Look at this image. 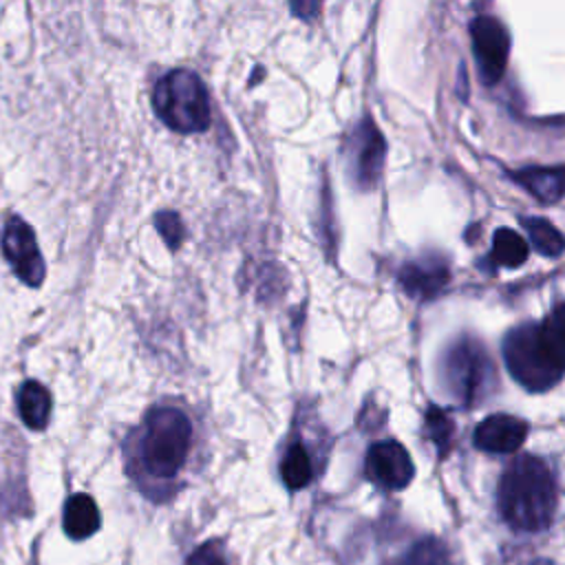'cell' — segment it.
I'll list each match as a JSON object with an SVG mask.
<instances>
[{
    "label": "cell",
    "mask_w": 565,
    "mask_h": 565,
    "mask_svg": "<svg viewBox=\"0 0 565 565\" xmlns=\"http://www.w3.org/2000/svg\"><path fill=\"white\" fill-rule=\"evenodd\" d=\"M64 532L71 539H88L99 530V510L93 497L79 492L64 505Z\"/></svg>",
    "instance_id": "4fadbf2b"
},
{
    "label": "cell",
    "mask_w": 565,
    "mask_h": 565,
    "mask_svg": "<svg viewBox=\"0 0 565 565\" xmlns=\"http://www.w3.org/2000/svg\"><path fill=\"white\" fill-rule=\"evenodd\" d=\"M280 477L287 488L300 490L311 481V461L302 444H291L280 463Z\"/></svg>",
    "instance_id": "e0dca14e"
},
{
    "label": "cell",
    "mask_w": 565,
    "mask_h": 565,
    "mask_svg": "<svg viewBox=\"0 0 565 565\" xmlns=\"http://www.w3.org/2000/svg\"><path fill=\"white\" fill-rule=\"evenodd\" d=\"M424 422H426V435L435 441L439 452H446L452 439V419L446 415V411L430 406L426 411Z\"/></svg>",
    "instance_id": "ac0fdd59"
},
{
    "label": "cell",
    "mask_w": 565,
    "mask_h": 565,
    "mask_svg": "<svg viewBox=\"0 0 565 565\" xmlns=\"http://www.w3.org/2000/svg\"><path fill=\"white\" fill-rule=\"evenodd\" d=\"M470 38L481 79L486 84L499 82L510 53V35L505 26L492 15H479L470 24Z\"/></svg>",
    "instance_id": "52a82bcc"
},
{
    "label": "cell",
    "mask_w": 565,
    "mask_h": 565,
    "mask_svg": "<svg viewBox=\"0 0 565 565\" xmlns=\"http://www.w3.org/2000/svg\"><path fill=\"white\" fill-rule=\"evenodd\" d=\"M545 331L550 335V340L554 342V347L558 349V353L565 360V305H558L552 316L545 320Z\"/></svg>",
    "instance_id": "44dd1931"
},
{
    "label": "cell",
    "mask_w": 565,
    "mask_h": 565,
    "mask_svg": "<svg viewBox=\"0 0 565 565\" xmlns=\"http://www.w3.org/2000/svg\"><path fill=\"white\" fill-rule=\"evenodd\" d=\"M503 360L510 375L532 393L552 388L565 373L563 355L536 322H523L505 333Z\"/></svg>",
    "instance_id": "3957f363"
},
{
    "label": "cell",
    "mask_w": 565,
    "mask_h": 565,
    "mask_svg": "<svg viewBox=\"0 0 565 565\" xmlns=\"http://www.w3.org/2000/svg\"><path fill=\"white\" fill-rule=\"evenodd\" d=\"M18 408L22 415V422L33 428L42 430L49 424L51 415V395L49 391L38 382H24L18 397Z\"/></svg>",
    "instance_id": "5bb4252c"
},
{
    "label": "cell",
    "mask_w": 565,
    "mask_h": 565,
    "mask_svg": "<svg viewBox=\"0 0 565 565\" xmlns=\"http://www.w3.org/2000/svg\"><path fill=\"white\" fill-rule=\"evenodd\" d=\"M448 282V267L439 258H422L399 269V285L408 296L433 298Z\"/></svg>",
    "instance_id": "8fae6325"
},
{
    "label": "cell",
    "mask_w": 565,
    "mask_h": 565,
    "mask_svg": "<svg viewBox=\"0 0 565 565\" xmlns=\"http://www.w3.org/2000/svg\"><path fill=\"white\" fill-rule=\"evenodd\" d=\"M386 143L371 117L360 119L344 141L347 168L353 183L362 190H369L377 183L384 166Z\"/></svg>",
    "instance_id": "8992f818"
},
{
    "label": "cell",
    "mask_w": 565,
    "mask_h": 565,
    "mask_svg": "<svg viewBox=\"0 0 565 565\" xmlns=\"http://www.w3.org/2000/svg\"><path fill=\"white\" fill-rule=\"evenodd\" d=\"M527 437V424L514 415L497 413L486 417L475 428V446L486 452H514Z\"/></svg>",
    "instance_id": "30bf717a"
},
{
    "label": "cell",
    "mask_w": 565,
    "mask_h": 565,
    "mask_svg": "<svg viewBox=\"0 0 565 565\" xmlns=\"http://www.w3.org/2000/svg\"><path fill=\"white\" fill-rule=\"evenodd\" d=\"M441 380L455 402L461 406H475L492 391L497 371L479 340L459 338L444 353Z\"/></svg>",
    "instance_id": "5b68a950"
},
{
    "label": "cell",
    "mask_w": 565,
    "mask_h": 565,
    "mask_svg": "<svg viewBox=\"0 0 565 565\" xmlns=\"http://www.w3.org/2000/svg\"><path fill=\"white\" fill-rule=\"evenodd\" d=\"M154 225L159 230V234L163 236V241L168 243L170 249H177L185 236V230H183V223L179 218L177 212H159L154 216Z\"/></svg>",
    "instance_id": "ffe728a7"
},
{
    "label": "cell",
    "mask_w": 565,
    "mask_h": 565,
    "mask_svg": "<svg viewBox=\"0 0 565 565\" xmlns=\"http://www.w3.org/2000/svg\"><path fill=\"white\" fill-rule=\"evenodd\" d=\"M512 179L541 203H556L565 196V168H523L512 172Z\"/></svg>",
    "instance_id": "7c38bea8"
},
{
    "label": "cell",
    "mask_w": 565,
    "mask_h": 565,
    "mask_svg": "<svg viewBox=\"0 0 565 565\" xmlns=\"http://www.w3.org/2000/svg\"><path fill=\"white\" fill-rule=\"evenodd\" d=\"M2 249L22 282L31 287H38L42 282L44 269H46L42 254L38 249L33 230L20 216H13L7 221L4 234H2Z\"/></svg>",
    "instance_id": "ba28073f"
},
{
    "label": "cell",
    "mask_w": 565,
    "mask_h": 565,
    "mask_svg": "<svg viewBox=\"0 0 565 565\" xmlns=\"http://www.w3.org/2000/svg\"><path fill=\"white\" fill-rule=\"evenodd\" d=\"M289 7L296 18L313 20L320 11V0H289Z\"/></svg>",
    "instance_id": "7402d4cb"
},
{
    "label": "cell",
    "mask_w": 565,
    "mask_h": 565,
    "mask_svg": "<svg viewBox=\"0 0 565 565\" xmlns=\"http://www.w3.org/2000/svg\"><path fill=\"white\" fill-rule=\"evenodd\" d=\"M192 426L185 413L170 406L152 408L137 437V466L159 481L172 479L185 463Z\"/></svg>",
    "instance_id": "7a4b0ae2"
},
{
    "label": "cell",
    "mask_w": 565,
    "mask_h": 565,
    "mask_svg": "<svg viewBox=\"0 0 565 565\" xmlns=\"http://www.w3.org/2000/svg\"><path fill=\"white\" fill-rule=\"evenodd\" d=\"M157 117L174 132H201L210 124V102L203 82L192 71H170L152 90Z\"/></svg>",
    "instance_id": "277c9868"
},
{
    "label": "cell",
    "mask_w": 565,
    "mask_h": 565,
    "mask_svg": "<svg viewBox=\"0 0 565 565\" xmlns=\"http://www.w3.org/2000/svg\"><path fill=\"white\" fill-rule=\"evenodd\" d=\"M532 247L550 258H558L565 252V236L541 216H530V218H521Z\"/></svg>",
    "instance_id": "9a60e30c"
},
{
    "label": "cell",
    "mask_w": 565,
    "mask_h": 565,
    "mask_svg": "<svg viewBox=\"0 0 565 565\" xmlns=\"http://www.w3.org/2000/svg\"><path fill=\"white\" fill-rule=\"evenodd\" d=\"M527 243L510 227H499L492 236L490 258L501 267H519L527 260Z\"/></svg>",
    "instance_id": "2e32d148"
},
{
    "label": "cell",
    "mask_w": 565,
    "mask_h": 565,
    "mask_svg": "<svg viewBox=\"0 0 565 565\" xmlns=\"http://www.w3.org/2000/svg\"><path fill=\"white\" fill-rule=\"evenodd\" d=\"M501 516L519 532H541L556 510V486L550 468L530 455L516 457L497 488Z\"/></svg>",
    "instance_id": "6da1fadb"
},
{
    "label": "cell",
    "mask_w": 565,
    "mask_h": 565,
    "mask_svg": "<svg viewBox=\"0 0 565 565\" xmlns=\"http://www.w3.org/2000/svg\"><path fill=\"white\" fill-rule=\"evenodd\" d=\"M366 477L386 488V490H402L413 479V461L406 448L397 441H377L366 452Z\"/></svg>",
    "instance_id": "9c48e42d"
},
{
    "label": "cell",
    "mask_w": 565,
    "mask_h": 565,
    "mask_svg": "<svg viewBox=\"0 0 565 565\" xmlns=\"http://www.w3.org/2000/svg\"><path fill=\"white\" fill-rule=\"evenodd\" d=\"M404 565H446V550L437 541H422L408 552Z\"/></svg>",
    "instance_id": "d6986e66"
}]
</instances>
